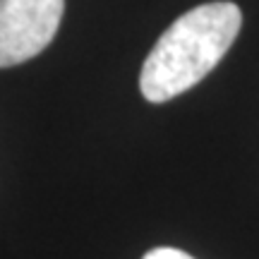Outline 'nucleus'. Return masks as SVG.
<instances>
[{"label": "nucleus", "instance_id": "nucleus-1", "mask_svg": "<svg viewBox=\"0 0 259 259\" xmlns=\"http://www.w3.org/2000/svg\"><path fill=\"white\" fill-rule=\"evenodd\" d=\"M240 27V8L228 0L206 3L178 17L142 65V96L151 103H166L192 89L221 63Z\"/></svg>", "mask_w": 259, "mask_h": 259}, {"label": "nucleus", "instance_id": "nucleus-2", "mask_svg": "<svg viewBox=\"0 0 259 259\" xmlns=\"http://www.w3.org/2000/svg\"><path fill=\"white\" fill-rule=\"evenodd\" d=\"M65 0H0V67L27 63L53 41Z\"/></svg>", "mask_w": 259, "mask_h": 259}, {"label": "nucleus", "instance_id": "nucleus-3", "mask_svg": "<svg viewBox=\"0 0 259 259\" xmlns=\"http://www.w3.org/2000/svg\"><path fill=\"white\" fill-rule=\"evenodd\" d=\"M142 259H194L183 250H173V247H156V250L147 252Z\"/></svg>", "mask_w": 259, "mask_h": 259}]
</instances>
